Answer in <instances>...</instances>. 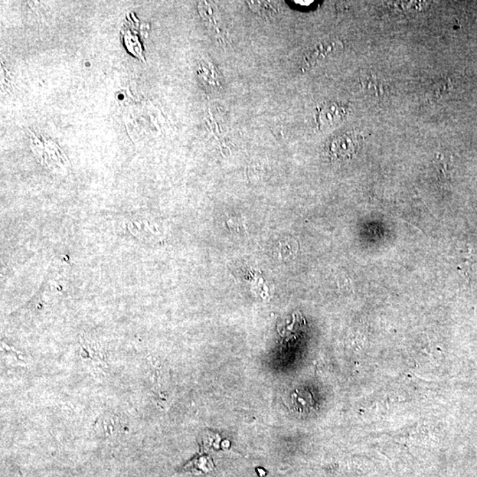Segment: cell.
<instances>
[{"label": "cell", "instance_id": "6da1fadb", "mask_svg": "<svg viewBox=\"0 0 477 477\" xmlns=\"http://www.w3.org/2000/svg\"><path fill=\"white\" fill-rule=\"evenodd\" d=\"M362 137L357 133L348 132L333 137L328 145V152L332 159H351L361 149Z\"/></svg>", "mask_w": 477, "mask_h": 477}, {"label": "cell", "instance_id": "7a4b0ae2", "mask_svg": "<svg viewBox=\"0 0 477 477\" xmlns=\"http://www.w3.org/2000/svg\"><path fill=\"white\" fill-rule=\"evenodd\" d=\"M346 116V109L344 106L336 103H328L318 110V125L321 129H330L342 122Z\"/></svg>", "mask_w": 477, "mask_h": 477}, {"label": "cell", "instance_id": "3957f363", "mask_svg": "<svg viewBox=\"0 0 477 477\" xmlns=\"http://www.w3.org/2000/svg\"><path fill=\"white\" fill-rule=\"evenodd\" d=\"M315 401H313L312 394L307 391H296L292 395V403L297 411L309 412L312 410Z\"/></svg>", "mask_w": 477, "mask_h": 477}, {"label": "cell", "instance_id": "277c9868", "mask_svg": "<svg viewBox=\"0 0 477 477\" xmlns=\"http://www.w3.org/2000/svg\"><path fill=\"white\" fill-rule=\"evenodd\" d=\"M204 67L205 74H207L204 76V80L205 81L206 85L208 87L211 88V90H218L221 87L220 74H218V70H216L215 67L212 66L211 64L206 65Z\"/></svg>", "mask_w": 477, "mask_h": 477}, {"label": "cell", "instance_id": "5b68a950", "mask_svg": "<svg viewBox=\"0 0 477 477\" xmlns=\"http://www.w3.org/2000/svg\"><path fill=\"white\" fill-rule=\"evenodd\" d=\"M250 8L261 15H270L276 13L277 9L272 2H250Z\"/></svg>", "mask_w": 477, "mask_h": 477}]
</instances>
